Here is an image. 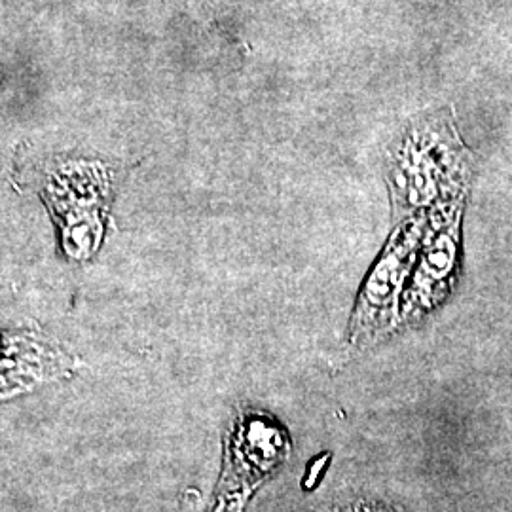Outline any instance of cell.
Listing matches in <instances>:
<instances>
[{
    "label": "cell",
    "instance_id": "1",
    "mask_svg": "<svg viewBox=\"0 0 512 512\" xmlns=\"http://www.w3.org/2000/svg\"><path fill=\"white\" fill-rule=\"evenodd\" d=\"M69 359L25 334H6L2 359V395H16L33 385L61 376Z\"/></svg>",
    "mask_w": 512,
    "mask_h": 512
}]
</instances>
